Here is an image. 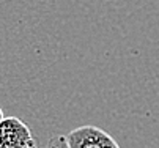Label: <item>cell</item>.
<instances>
[{"instance_id":"cell-2","label":"cell","mask_w":159,"mask_h":148,"mask_svg":"<svg viewBox=\"0 0 159 148\" xmlns=\"http://www.w3.org/2000/svg\"><path fill=\"white\" fill-rule=\"evenodd\" d=\"M0 148H36V142L24 121L7 117L0 123Z\"/></svg>"},{"instance_id":"cell-4","label":"cell","mask_w":159,"mask_h":148,"mask_svg":"<svg viewBox=\"0 0 159 148\" xmlns=\"http://www.w3.org/2000/svg\"><path fill=\"white\" fill-rule=\"evenodd\" d=\"M5 117H3V110L2 109H0V123H2V120H3Z\"/></svg>"},{"instance_id":"cell-1","label":"cell","mask_w":159,"mask_h":148,"mask_svg":"<svg viewBox=\"0 0 159 148\" xmlns=\"http://www.w3.org/2000/svg\"><path fill=\"white\" fill-rule=\"evenodd\" d=\"M68 148H120L109 132L96 126H80L66 136Z\"/></svg>"},{"instance_id":"cell-3","label":"cell","mask_w":159,"mask_h":148,"mask_svg":"<svg viewBox=\"0 0 159 148\" xmlns=\"http://www.w3.org/2000/svg\"><path fill=\"white\" fill-rule=\"evenodd\" d=\"M46 148H68L66 137H65V136H54V137L48 142V146H46Z\"/></svg>"}]
</instances>
